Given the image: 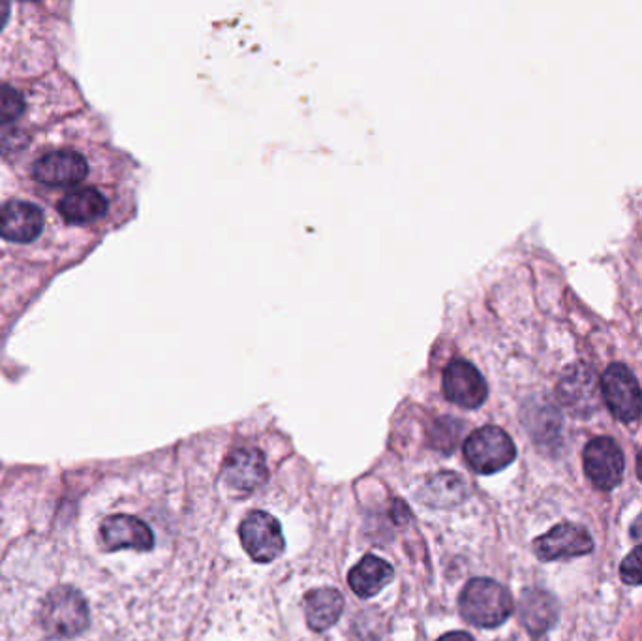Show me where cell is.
<instances>
[{"mask_svg": "<svg viewBox=\"0 0 642 641\" xmlns=\"http://www.w3.org/2000/svg\"><path fill=\"white\" fill-rule=\"evenodd\" d=\"M637 473H639V478L642 482V452L639 453V460H637Z\"/></svg>", "mask_w": 642, "mask_h": 641, "instance_id": "obj_24", "label": "cell"}, {"mask_svg": "<svg viewBox=\"0 0 642 641\" xmlns=\"http://www.w3.org/2000/svg\"><path fill=\"white\" fill-rule=\"evenodd\" d=\"M88 166L74 151H54L34 166V177L49 187H72L87 177Z\"/></svg>", "mask_w": 642, "mask_h": 641, "instance_id": "obj_13", "label": "cell"}, {"mask_svg": "<svg viewBox=\"0 0 642 641\" xmlns=\"http://www.w3.org/2000/svg\"><path fill=\"white\" fill-rule=\"evenodd\" d=\"M443 395L461 408H479L487 401L489 388L482 372L468 359H451L442 375Z\"/></svg>", "mask_w": 642, "mask_h": 641, "instance_id": "obj_7", "label": "cell"}, {"mask_svg": "<svg viewBox=\"0 0 642 641\" xmlns=\"http://www.w3.org/2000/svg\"><path fill=\"white\" fill-rule=\"evenodd\" d=\"M102 542L107 549H135V551H148L153 549V531L147 523L132 518V515H114L102 523Z\"/></svg>", "mask_w": 642, "mask_h": 641, "instance_id": "obj_11", "label": "cell"}, {"mask_svg": "<svg viewBox=\"0 0 642 641\" xmlns=\"http://www.w3.org/2000/svg\"><path fill=\"white\" fill-rule=\"evenodd\" d=\"M631 536H633V541L642 542V513L637 518L635 523L631 525Z\"/></svg>", "mask_w": 642, "mask_h": 641, "instance_id": "obj_22", "label": "cell"}, {"mask_svg": "<svg viewBox=\"0 0 642 641\" xmlns=\"http://www.w3.org/2000/svg\"><path fill=\"white\" fill-rule=\"evenodd\" d=\"M344 612V596L336 589L321 587L305 596V617L308 627L323 632L336 625Z\"/></svg>", "mask_w": 642, "mask_h": 641, "instance_id": "obj_15", "label": "cell"}, {"mask_svg": "<svg viewBox=\"0 0 642 641\" xmlns=\"http://www.w3.org/2000/svg\"><path fill=\"white\" fill-rule=\"evenodd\" d=\"M59 211L64 221L74 224L93 223L96 218L106 215L107 200L100 190L83 187V189L70 190L59 202Z\"/></svg>", "mask_w": 642, "mask_h": 641, "instance_id": "obj_17", "label": "cell"}, {"mask_svg": "<svg viewBox=\"0 0 642 641\" xmlns=\"http://www.w3.org/2000/svg\"><path fill=\"white\" fill-rule=\"evenodd\" d=\"M535 555L542 560H560L586 555L594 549V541L586 529L575 523H562L534 542Z\"/></svg>", "mask_w": 642, "mask_h": 641, "instance_id": "obj_9", "label": "cell"}, {"mask_svg": "<svg viewBox=\"0 0 642 641\" xmlns=\"http://www.w3.org/2000/svg\"><path fill=\"white\" fill-rule=\"evenodd\" d=\"M25 111V100L20 91L8 85H0V124L17 119Z\"/></svg>", "mask_w": 642, "mask_h": 641, "instance_id": "obj_19", "label": "cell"}, {"mask_svg": "<svg viewBox=\"0 0 642 641\" xmlns=\"http://www.w3.org/2000/svg\"><path fill=\"white\" fill-rule=\"evenodd\" d=\"M393 575H395V570L391 568L389 562L376 557V555H367L352 568L348 583L357 596L372 598L391 583Z\"/></svg>", "mask_w": 642, "mask_h": 641, "instance_id": "obj_14", "label": "cell"}, {"mask_svg": "<svg viewBox=\"0 0 642 641\" xmlns=\"http://www.w3.org/2000/svg\"><path fill=\"white\" fill-rule=\"evenodd\" d=\"M464 482L456 474L440 473L428 479L425 486V500L430 507H455L464 499Z\"/></svg>", "mask_w": 642, "mask_h": 641, "instance_id": "obj_18", "label": "cell"}, {"mask_svg": "<svg viewBox=\"0 0 642 641\" xmlns=\"http://www.w3.org/2000/svg\"><path fill=\"white\" fill-rule=\"evenodd\" d=\"M556 395L563 408L575 418H590L602 405V380L588 364H571L558 380Z\"/></svg>", "mask_w": 642, "mask_h": 641, "instance_id": "obj_2", "label": "cell"}, {"mask_svg": "<svg viewBox=\"0 0 642 641\" xmlns=\"http://www.w3.org/2000/svg\"><path fill=\"white\" fill-rule=\"evenodd\" d=\"M519 617L530 634L542 636L558 621V604L545 591H526L519 604Z\"/></svg>", "mask_w": 642, "mask_h": 641, "instance_id": "obj_16", "label": "cell"}, {"mask_svg": "<svg viewBox=\"0 0 642 641\" xmlns=\"http://www.w3.org/2000/svg\"><path fill=\"white\" fill-rule=\"evenodd\" d=\"M438 641H474V638L466 634V632H449V634L442 636Z\"/></svg>", "mask_w": 642, "mask_h": 641, "instance_id": "obj_21", "label": "cell"}, {"mask_svg": "<svg viewBox=\"0 0 642 641\" xmlns=\"http://www.w3.org/2000/svg\"><path fill=\"white\" fill-rule=\"evenodd\" d=\"M515 455L513 440L500 427H482L464 442V458L477 474L500 473L513 463Z\"/></svg>", "mask_w": 642, "mask_h": 641, "instance_id": "obj_3", "label": "cell"}, {"mask_svg": "<svg viewBox=\"0 0 642 641\" xmlns=\"http://www.w3.org/2000/svg\"><path fill=\"white\" fill-rule=\"evenodd\" d=\"M41 622L49 634L74 638L87 628V602L72 587L55 589L44 602Z\"/></svg>", "mask_w": 642, "mask_h": 641, "instance_id": "obj_4", "label": "cell"}, {"mask_svg": "<svg viewBox=\"0 0 642 641\" xmlns=\"http://www.w3.org/2000/svg\"><path fill=\"white\" fill-rule=\"evenodd\" d=\"M602 393L610 412L620 422H635L642 414L641 385L622 364H613L602 377Z\"/></svg>", "mask_w": 642, "mask_h": 641, "instance_id": "obj_5", "label": "cell"}, {"mask_svg": "<svg viewBox=\"0 0 642 641\" xmlns=\"http://www.w3.org/2000/svg\"><path fill=\"white\" fill-rule=\"evenodd\" d=\"M8 17H10V4H7V2H0V31L7 25Z\"/></svg>", "mask_w": 642, "mask_h": 641, "instance_id": "obj_23", "label": "cell"}, {"mask_svg": "<svg viewBox=\"0 0 642 641\" xmlns=\"http://www.w3.org/2000/svg\"><path fill=\"white\" fill-rule=\"evenodd\" d=\"M268 463L258 448H237L224 465V478L234 491L252 494L268 482Z\"/></svg>", "mask_w": 642, "mask_h": 641, "instance_id": "obj_10", "label": "cell"}, {"mask_svg": "<svg viewBox=\"0 0 642 641\" xmlns=\"http://www.w3.org/2000/svg\"><path fill=\"white\" fill-rule=\"evenodd\" d=\"M461 614L475 627H500L513 614V598L508 589L495 580L477 578L462 591Z\"/></svg>", "mask_w": 642, "mask_h": 641, "instance_id": "obj_1", "label": "cell"}, {"mask_svg": "<svg viewBox=\"0 0 642 641\" xmlns=\"http://www.w3.org/2000/svg\"><path fill=\"white\" fill-rule=\"evenodd\" d=\"M623 583L629 585H642V546L633 549L631 554L623 559L620 568Z\"/></svg>", "mask_w": 642, "mask_h": 641, "instance_id": "obj_20", "label": "cell"}, {"mask_svg": "<svg viewBox=\"0 0 642 641\" xmlns=\"http://www.w3.org/2000/svg\"><path fill=\"white\" fill-rule=\"evenodd\" d=\"M242 547L255 562H271L284 554L286 541L282 534V526L271 513L254 510L242 520L241 529Z\"/></svg>", "mask_w": 642, "mask_h": 641, "instance_id": "obj_6", "label": "cell"}, {"mask_svg": "<svg viewBox=\"0 0 642 641\" xmlns=\"http://www.w3.org/2000/svg\"><path fill=\"white\" fill-rule=\"evenodd\" d=\"M44 215L28 202H8L0 207V237L12 244H31L40 236Z\"/></svg>", "mask_w": 642, "mask_h": 641, "instance_id": "obj_12", "label": "cell"}, {"mask_svg": "<svg viewBox=\"0 0 642 641\" xmlns=\"http://www.w3.org/2000/svg\"><path fill=\"white\" fill-rule=\"evenodd\" d=\"M582 458H584V471L597 489L610 491L622 482L623 468H626L623 453L620 446L609 437L590 440Z\"/></svg>", "mask_w": 642, "mask_h": 641, "instance_id": "obj_8", "label": "cell"}]
</instances>
